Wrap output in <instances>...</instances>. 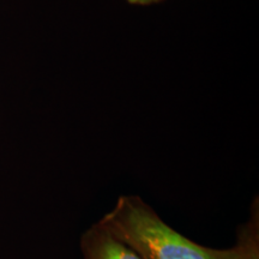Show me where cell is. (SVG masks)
I'll return each instance as SVG.
<instances>
[{
	"mask_svg": "<svg viewBox=\"0 0 259 259\" xmlns=\"http://www.w3.org/2000/svg\"><path fill=\"white\" fill-rule=\"evenodd\" d=\"M143 259H239L240 250L205 247L168 226L141 197L121 196L99 221Z\"/></svg>",
	"mask_w": 259,
	"mask_h": 259,
	"instance_id": "obj_1",
	"label": "cell"
},
{
	"mask_svg": "<svg viewBox=\"0 0 259 259\" xmlns=\"http://www.w3.org/2000/svg\"><path fill=\"white\" fill-rule=\"evenodd\" d=\"M80 250L83 259H143L100 222L83 233Z\"/></svg>",
	"mask_w": 259,
	"mask_h": 259,
	"instance_id": "obj_2",
	"label": "cell"
},
{
	"mask_svg": "<svg viewBox=\"0 0 259 259\" xmlns=\"http://www.w3.org/2000/svg\"><path fill=\"white\" fill-rule=\"evenodd\" d=\"M259 220L258 209L252 212V216L246 225L239 231L238 241L240 255L239 259H259Z\"/></svg>",
	"mask_w": 259,
	"mask_h": 259,
	"instance_id": "obj_3",
	"label": "cell"
},
{
	"mask_svg": "<svg viewBox=\"0 0 259 259\" xmlns=\"http://www.w3.org/2000/svg\"><path fill=\"white\" fill-rule=\"evenodd\" d=\"M125 2L135 6H150L160 4V3L164 2V0H125Z\"/></svg>",
	"mask_w": 259,
	"mask_h": 259,
	"instance_id": "obj_4",
	"label": "cell"
}]
</instances>
